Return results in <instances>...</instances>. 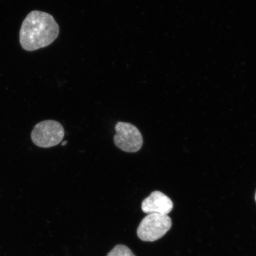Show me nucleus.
Segmentation results:
<instances>
[{
	"mask_svg": "<svg viewBox=\"0 0 256 256\" xmlns=\"http://www.w3.org/2000/svg\"><path fill=\"white\" fill-rule=\"evenodd\" d=\"M59 33V26L52 16L46 12L32 11L22 23L20 43L25 50H36L53 43Z\"/></svg>",
	"mask_w": 256,
	"mask_h": 256,
	"instance_id": "1",
	"label": "nucleus"
},
{
	"mask_svg": "<svg viewBox=\"0 0 256 256\" xmlns=\"http://www.w3.org/2000/svg\"><path fill=\"white\" fill-rule=\"evenodd\" d=\"M172 226V220L168 215L150 214L138 227L137 236L143 242H155L162 238L170 230Z\"/></svg>",
	"mask_w": 256,
	"mask_h": 256,
	"instance_id": "2",
	"label": "nucleus"
},
{
	"mask_svg": "<svg viewBox=\"0 0 256 256\" xmlns=\"http://www.w3.org/2000/svg\"><path fill=\"white\" fill-rule=\"evenodd\" d=\"M64 136L65 130L62 124L52 120L38 123L31 134L32 142L41 148H50L58 145Z\"/></svg>",
	"mask_w": 256,
	"mask_h": 256,
	"instance_id": "3",
	"label": "nucleus"
},
{
	"mask_svg": "<svg viewBox=\"0 0 256 256\" xmlns=\"http://www.w3.org/2000/svg\"><path fill=\"white\" fill-rule=\"evenodd\" d=\"M115 130L114 140L118 148L126 152H136L142 148V134L135 126L120 122L115 126Z\"/></svg>",
	"mask_w": 256,
	"mask_h": 256,
	"instance_id": "4",
	"label": "nucleus"
},
{
	"mask_svg": "<svg viewBox=\"0 0 256 256\" xmlns=\"http://www.w3.org/2000/svg\"><path fill=\"white\" fill-rule=\"evenodd\" d=\"M142 210L146 214L168 215L174 208L170 198L160 191H154L142 201Z\"/></svg>",
	"mask_w": 256,
	"mask_h": 256,
	"instance_id": "5",
	"label": "nucleus"
},
{
	"mask_svg": "<svg viewBox=\"0 0 256 256\" xmlns=\"http://www.w3.org/2000/svg\"><path fill=\"white\" fill-rule=\"evenodd\" d=\"M107 256H136L130 248L124 245H117L108 252Z\"/></svg>",
	"mask_w": 256,
	"mask_h": 256,
	"instance_id": "6",
	"label": "nucleus"
},
{
	"mask_svg": "<svg viewBox=\"0 0 256 256\" xmlns=\"http://www.w3.org/2000/svg\"><path fill=\"white\" fill-rule=\"evenodd\" d=\"M67 142H66H66H63L62 143V146H64L66 145V144H67Z\"/></svg>",
	"mask_w": 256,
	"mask_h": 256,
	"instance_id": "7",
	"label": "nucleus"
},
{
	"mask_svg": "<svg viewBox=\"0 0 256 256\" xmlns=\"http://www.w3.org/2000/svg\"><path fill=\"white\" fill-rule=\"evenodd\" d=\"M255 200H256V194H255Z\"/></svg>",
	"mask_w": 256,
	"mask_h": 256,
	"instance_id": "8",
	"label": "nucleus"
}]
</instances>
